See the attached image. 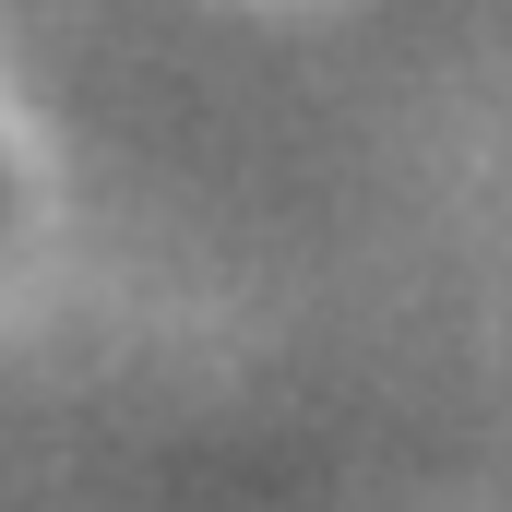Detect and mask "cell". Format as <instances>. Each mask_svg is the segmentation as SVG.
Listing matches in <instances>:
<instances>
[]
</instances>
